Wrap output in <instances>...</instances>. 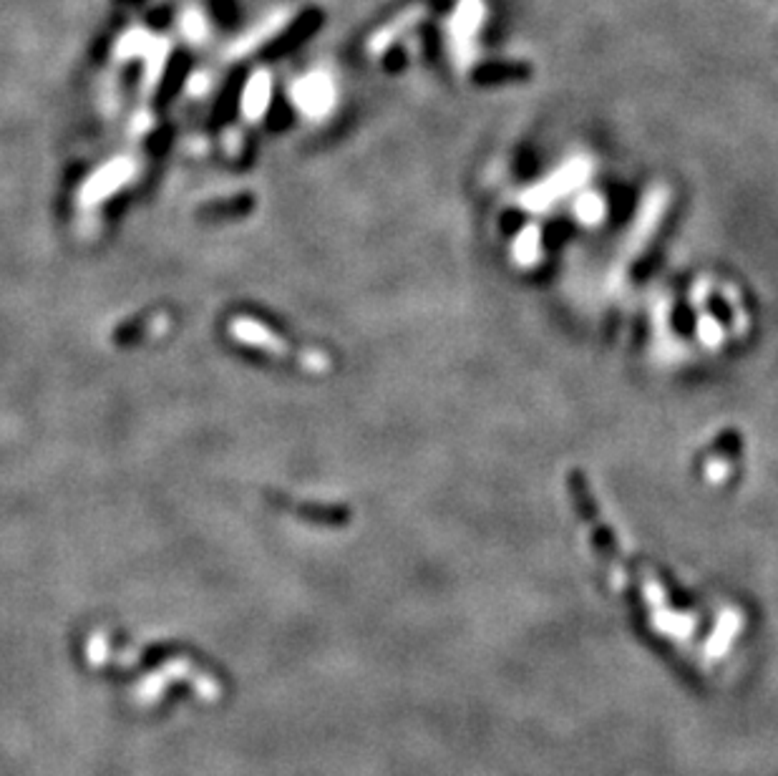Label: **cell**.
I'll return each mask as SVG.
<instances>
[{"label":"cell","instance_id":"3","mask_svg":"<svg viewBox=\"0 0 778 776\" xmlns=\"http://www.w3.org/2000/svg\"><path fill=\"white\" fill-rule=\"evenodd\" d=\"M511 257L514 263H519L522 267H532L542 257V232L536 225H526L511 247Z\"/></svg>","mask_w":778,"mask_h":776},{"label":"cell","instance_id":"2","mask_svg":"<svg viewBox=\"0 0 778 776\" xmlns=\"http://www.w3.org/2000/svg\"><path fill=\"white\" fill-rule=\"evenodd\" d=\"M590 174H592V159H570L564 167H560L554 174H549L545 182L535 184L532 189H526V192L522 194L524 209H529V212H547L549 207L554 205L557 199H564L567 194L584 187L587 180H590Z\"/></svg>","mask_w":778,"mask_h":776},{"label":"cell","instance_id":"6","mask_svg":"<svg viewBox=\"0 0 778 776\" xmlns=\"http://www.w3.org/2000/svg\"><path fill=\"white\" fill-rule=\"evenodd\" d=\"M706 476H708V482H713V485H720V482H723V479H726V476H728V464H726V461L723 459H710L706 464Z\"/></svg>","mask_w":778,"mask_h":776},{"label":"cell","instance_id":"5","mask_svg":"<svg viewBox=\"0 0 778 776\" xmlns=\"http://www.w3.org/2000/svg\"><path fill=\"white\" fill-rule=\"evenodd\" d=\"M698 336L706 343L708 348H718L723 343V328L718 326V320L713 316H703L698 320Z\"/></svg>","mask_w":778,"mask_h":776},{"label":"cell","instance_id":"4","mask_svg":"<svg viewBox=\"0 0 778 776\" xmlns=\"http://www.w3.org/2000/svg\"><path fill=\"white\" fill-rule=\"evenodd\" d=\"M574 215L580 222L584 225H597L600 219L605 217V199L597 192H584L580 199H577V209Z\"/></svg>","mask_w":778,"mask_h":776},{"label":"cell","instance_id":"1","mask_svg":"<svg viewBox=\"0 0 778 776\" xmlns=\"http://www.w3.org/2000/svg\"><path fill=\"white\" fill-rule=\"evenodd\" d=\"M670 205V189L665 184H655L653 189H647V194L640 202V209L635 215V222L630 225V230L625 235V240L620 245V253L615 257V263L609 267V288L622 285V280L627 275V270L635 260L640 257L647 243L653 240V235L660 227V222L665 217Z\"/></svg>","mask_w":778,"mask_h":776}]
</instances>
